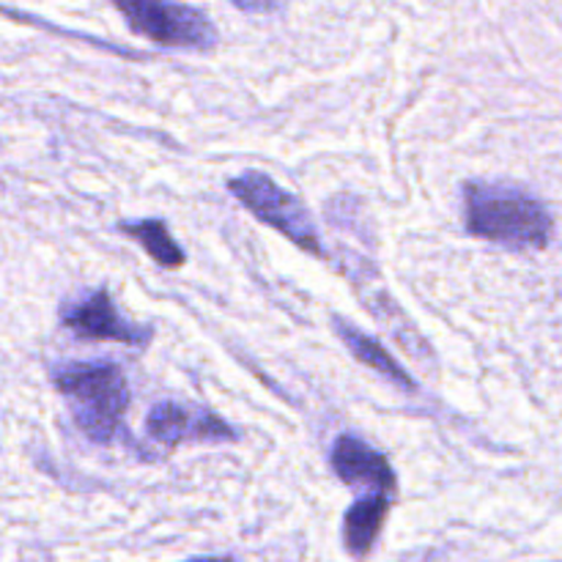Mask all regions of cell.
Returning a JSON list of instances; mask_svg holds the SVG:
<instances>
[{"label":"cell","instance_id":"1","mask_svg":"<svg viewBox=\"0 0 562 562\" xmlns=\"http://www.w3.org/2000/svg\"><path fill=\"white\" fill-rule=\"evenodd\" d=\"M464 225L477 239L508 250H547L554 217L547 203L521 187L470 181L464 187Z\"/></svg>","mask_w":562,"mask_h":562},{"label":"cell","instance_id":"2","mask_svg":"<svg viewBox=\"0 0 562 562\" xmlns=\"http://www.w3.org/2000/svg\"><path fill=\"white\" fill-rule=\"evenodd\" d=\"M49 376L69 404L77 428L97 445L113 442L130 409V387L119 362H64Z\"/></svg>","mask_w":562,"mask_h":562},{"label":"cell","instance_id":"3","mask_svg":"<svg viewBox=\"0 0 562 562\" xmlns=\"http://www.w3.org/2000/svg\"><path fill=\"white\" fill-rule=\"evenodd\" d=\"M231 195L239 198L250 214H256L263 225L280 231L285 239L294 241L296 247L307 250L316 258H327V250L322 245L316 223L305 203L294 192L283 190L274 179H269L261 170H245L241 176L228 181Z\"/></svg>","mask_w":562,"mask_h":562},{"label":"cell","instance_id":"4","mask_svg":"<svg viewBox=\"0 0 562 562\" xmlns=\"http://www.w3.org/2000/svg\"><path fill=\"white\" fill-rule=\"evenodd\" d=\"M130 27L154 44L209 53L217 44V31L198 9L176 0H113Z\"/></svg>","mask_w":562,"mask_h":562},{"label":"cell","instance_id":"5","mask_svg":"<svg viewBox=\"0 0 562 562\" xmlns=\"http://www.w3.org/2000/svg\"><path fill=\"white\" fill-rule=\"evenodd\" d=\"M146 428L157 442L176 448L181 442H236L239 434L206 406L162 401L148 412Z\"/></svg>","mask_w":562,"mask_h":562},{"label":"cell","instance_id":"6","mask_svg":"<svg viewBox=\"0 0 562 562\" xmlns=\"http://www.w3.org/2000/svg\"><path fill=\"white\" fill-rule=\"evenodd\" d=\"M60 324L82 340H119L124 346H148L151 327L130 324L119 311L104 289L91 291L82 300L71 302L60 311Z\"/></svg>","mask_w":562,"mask_h":562},{"label":"cell","instance_id":"7","mask_svg":"<svg viewBox=\"0 0 562 562\" xmlns=\"http://www.w3.org/2000/svg\"><path fill=\"white\" fill-rule=\"evenodd\" d=\"M335 475L346 483V486L368 488V492H379L393 497L395 494V472L390 467L387 456L373 450L371 445L362 442L360 437H344L335 439L333 456H329Z\"/></svg>","mask_w":562,"mask_h":562},{"label":"cell","instance_id":"8","mask_svg":"<svg viewBox=\"0 0 562 562\" xmlns=\"http://www.w3.org/2000/svg\"><path fill=\"white\" fill-rule=\"evenodd\" d=\"M333 327H335V333H338V338L344 340L346 349H349L351 355L362 362V366H368L371 371L382 373L384 379H390L393 384H398V387L406 390V393H417L415 379H412L409 373L398 366V360H395V357L390 355V351L384 349L376 338L360 333L355 324H349L346 318H338V316H333Z\"/></svg>","mask_w":562,"mask_h":562},{"label":"cell","instance_id":"9","mask_svg":"<svg viewBox=\"0 0 562 562\" xmlns=\"http://www.w3.org/2000/svg\"><path fill=\"white\" fill-rule=\"evenodd\" d=\"M390 514V497L387 494L371 492L366 497L357 499L349 508L344 521V541L355 558H362L373 549L379 532H382L384 519Z\"/></svg>","mask_w":562,"mask_h":562},{"label":"cell","instance_id":"10","mask_svg":"<svg viewBox=\"0 0 562 562\" xmlns=\"http://www.w3.org/2000/svg\"><path fill=\"white\" fill-rule=\"evenodd\" d=\"M119 231L130 236V239H135L162 269L184 267V250L176 245V239L170 236L168 225L162 220H121Z\"/></svg>","mask_w":562,"mask_h":562},{"label":"cell","instance_id":"11","mask_svg":"<svg viewBox=\"0 0 562 562\" xmlns=\"http://www.w3.org/2000/svg\"><path fill=\"white\" fill-rule=\"evenodd\" d=\"M234 5H239L241 11H250V14H267L280 5V0H234Z\"/></svg>","mask_w":562,"mask_h":562}]
</instances>
